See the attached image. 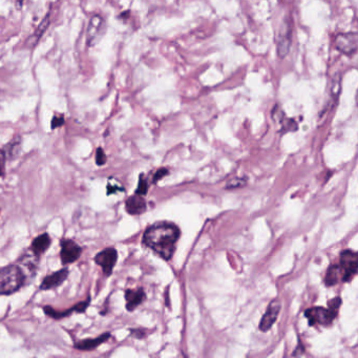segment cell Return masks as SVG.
<instances>
[{
  "label": "cell",
  "mask_w": 358,
  "mask_h": 358,
  "mask_svg": "<svg viewBox=\"0 0 358 358\" xmlns=\"http://www.w3.org/2000/svg\"><path fill=\"white\" fill-rule=\"evenodd\" d=\"M180 238V229L170 223H158L144 232L143 244L164 260H170Z\"/></svg>",
  "instance_id": "6da1fadb"
},
{
  "label": "cell",
  "mask_w": 358,
  "mask_h": 358,
  "mask_svg": "<svg viewBox=\"0 0 358 358\" xmlns=\"http://www.w3.org/2000/svg\"><path fill=\"white\" fill-rule=\"evenodd\" d=\"M27 273L19 265L0 269V295H10L20 290L27 282Z\"/></svg>",
  "instance_id": "7a4b0ae2"
},
{
  "label": "cell",
  "mask_w": 358,
  "mask_h": 358,
  "mask_svg": "<svg viewBox=\"0 0 358 358\" xmlns=\"http://www.w3.org/2000/svg\"><path fill=\"white\" fill-rule=\"evenodd\" d=\"M341 300L336 298L329 303V309H325L323 307H313L305 312L306 317L309 319L311 326L323 325L329 326L335 319Z\"/></svg>",
  "instance_id": "3957f363"
},
{
  "label": "cell",
  "mask_w": 358,
  "mask_h": 358,
  "mask_svg": "<svg viewBox=\"0 0 358 358\" xmlns=\"http://www.w3.org/2000/svg\"><path fill=\"white\" fill-rule=\"evenodd\" d=\"M60 258L62 265H69L77 262L81 254L82 248L79 244L69 239H63L60 241Z\"/></svg>",
  "instance_id": "277c9868"
},
{
  "label": "cell",
  "mask_w": 358,
  "mask_h": 358,
  "mask_svg": "<svg viewBox=\"0 0 358 358\" xmlns=\"http://www.w3.org/2000/svg\"><path fill=\"white\" fill-rule=\"evenodd\" d=\"M358 256L357 253L352 250H344L340 254L339 267L342 273L343 281L351 280L357 273Z\"/></svg>",
  "instance_id": "5b68a950"
},
{
  "label": "cell",
  "mask_w": 358,
  "mask_h": 358,
  "mask_svg": "<svg viewBox=\"0 0 358 358\" xmlns=\"http://www.w3.org/2000/svg\"><path fill=\"white\" fill-rule=\"evenodd\" d=\"M95 263L102 268L103 273L106 276L112 275L114 268L118 261V252L113 247H108L104 250L96 254L94 257Z\"/></svg>",
  "instance_id": "8992f818"
},
{
  "label": "cell",
  "mask_w": 358,
  "mask_h": 358,
  "mask_svg": "<svg viewBox=\"0 0 358 358\" xmlns=\"http://www.w3.org/2000/svg\"><path fill=\"white\" fill-rule=\"evenodd\" d=\"M91 304V296H89L88 299L76 304L75 306H73L71 308H69L68 310H64V311H58L56 310L55 308L51 307V306H44L42 309L44 311V313L48 316V317H51L53 319H56V320H59V319H62V318H65V317H68L73 312H76V313H84L86 310H88V308Z\"/></svg>",
  "instance_id": "52a82bcc"
},
{
  "label": "cell",
  "mask_w": 358,
  "mask_h": 358,
  "mask_svg": "<svg viewBox=\"0 0 358 358\" xmlns=\"http://www.w3.org/2000/svg\"><path fill=\"white\" fill-rule=\"evenodd\" d=\"M105 30V21L104 18L100 15H94L88 26L86 30V43L89 46L95 45L98 40L101 38Z\"/></svg>",
  "instance_id": "ba28073f"
},
{
  "label": "cell",
  "mask_w": 358,
  "mask_h": 358,
  "mask_svg": "<svg viewBox=\"0 0 358 358\" xmlns=\"http://www.w3.org/2000/svg\"><path fill=\"white\" fill-rule=\"evenodd\" d=\"M69 275V269L64 267L62 269H60L56 272H53L51 274L46 275L45 277H43L39 289L41 291H48V290H53L56 289L58 287H60L62 283L67 279Z\"/></svg>",
  "instance_id": "9c48e42d"
},
{
  "label": "cell",
  "mask_w": 358,
  "mask_h": 358,
  "mask_svg": "<svg viewBox=\"0 0 358 358\" xmlns=\"http://www.w3.org/2000/svg\"><path fill=\"white\" fill-rule=\"evenodd\" d=\"M335 45L343 54H354L357 49V35L355 33L339 34L335 39Z\"/></svg>",
  "instance_id": "30bf717a"
},
{
  "label": "cell",
  "mask_w": 358,
  "mask_h": 358,
  "mask_svg": "<svg viewBox=\"0 0 358 358\" xmlns=\"http://www.w3.org/2000/svg\"><path fill=\"white\" fill-rule=\"evenodd\" d=\"M279 310H280V303L278 301H273L269 305V307L267 308V311L265 312L261 320V324H260L261 331L266 332L271 329V327H272L276 322Z\"/></svg>",
  "instance_id": "8fae6325"
},
{
  "label": "cell",
  "mask_w": 358,
  "mask_h": 358,
  "mask_svg": "<svg viewBox=\"0 0 358 358\" xmlns=\"http://www.w3.org/2000/svg\"><path fill=\"white\" fill-rule=\"evenodd\" d=\"M112 335H110L109 332L104 333V334L95 337V338H86V339H81L77 342H75L74 344V348L78 351H83V352H90V351H94L95 349H97L99 345H101L102 343L106 342Z\"/></svg>",
  "instance_id": "7c38bea8"
},
{
  "label": "cell",
  "mask_w": 358,
  "mask_h": 358,
  "mask_svg": "<svg viewBox=\"0 0 358 358\" xmlns=\"http://www.w3.org/2000/svg\"><path fill=\"white\" fill-rule=\"evenodd\" d=\"M126 211L131 216H140L146 211V202L143 199V195L135 193L129 196L125 202Z\"/></svg>",
  "instance_id": "4fadbf2b"
},
{
  "label": "cell",
  "mask_w": 358,
  "mask_h": 358,
  "mask_svg": "<svg viewBox=\"0 0 358 358\" xmlns=\"http://www.w3.org/2000/svg\"><path fill=\"white\" fill-rule=\"evenodd\" d=\"M145 292L142 288L139 289H127L125 291V301H126V310L133 311L144 302Z\"/></svg>",
  "instance_id": "5bb4252c"
},
{
  "label": "cell",
  "mask_w": 358,
  "mask_h": 358,
  "mask_svg": "<svg viewBox=\"0 0 358 358\" xmlns=\"http://www.w3.org/2000/svg\"><path fill=\"white\" fill-rule=\"evenodd\" d=\"M51 244H52V240H51V237H49V234L42 233V234H40V236H38L33 240L31 247H30V251L34 255L40 257L43 253H45L47 251Z\"/></svg>",
  "instance_id": "9a60e30c"
},
{
  "label": "cell",
  "mask_w": 358,
  "mask_h": 358,
  "mask_svg": "<svg viewBox=\"0 0 358 358\" xmlns=\"http://www.w3.org/2000/svg\"><path fill=\"white\" fill-rule=\"evenodd\" d=\"M291 45V32H290V27L285 26L281 28V32L279 34V39L277 43V51L279 57H285Z\"/></svg>",
  "instance_id": "2e32d148"
},
{
  "label": "cell",
  "mask_w": 358,
  "mask_h": 358,
  "mask_svg": "<svg viewBox=\"0 0 358 358\" xmlns=\"http://www.w3.org/2000/svg\"><path fill=\"white\" fill-rule=\"evenodd\" d=\"M49 23H51V17H49V14H46V16L43 18V20L40 22V24L37 29L35 30V32L32 34V36L27 40V45L30 47H34L37 43L39 42V40L41 39L42 35L46 32V30L49 27Z\"/></svg>",
  "instance_id": "e0dca14e"
},
{
  "label": "cell",
  "mask_w": 358,
  "mask_h": 358,
  "mask_svg": "<svg viewBox=\"0 0 358 358\" xmlns=\"http://www.w3.org/2000/svg\"><path fill=\"white\" fill-rule=\"evenodd\" d=\"M4 151L6 153L7 159L14 160L16 159L21 152V138L20 135H16L14 139H12L5 147Z\"/></svg>",
  "instance_id": "ac0fdd59"
},
{
  "label": "cell",
  "mask_w": 358,
  "mask_h": 358,
  "mask_svg": "<svg viewBox=\"0 0 358 358\" xmlns=\"http://www.w3.org/2000/svg\"><path fill=\"white\" fill-rule=\"evenodd\" d=\"M339 281H343L340 267H339V265H332L328 269V272L325 277L326 285L333 286V285H336V283Z\"/></svg>",
  "instance_id": "d6986e66"
},
{
  "label": "cell",
  "mask_w": 358,
  "mask_h": 358,
  "mask_svg": "<svg viewBox=\"0 0 358 358\" xmlns=\"http://www.w3.org/2000/svg\"><path fill=\"white\" fill-rule=\"evenodd\" d=\"M107 161V157L102 147H98L96 152V164L98 166H103Z\"/></svg>",
  "instance_id": "ffe728a7"
},
{
  "label": "cell",
  "mask_w": 358,
  "mask_h": 358,
  "mask_svg": "<svg viewBox=\"0 0 358 358\" xmlns=\"http://www.w3.org/2000/svg\"><path fill=\"white\" fill-rule=\"evenodd\" d=\"M148 190V184L147 181L144 179V176L141 175L139 178V184H138V188L135 190V193L140 194V195H145L147 193Z\"/></svg>",
  "instance_id": "44dd1931"
},
{
  "label": "cell",
  "mask_w": 358,
  "mask_h": 358,
  "mask_svg": "<svg viewBox=\"0 0 358 358\" xmlns=\"http://www.w3.org/2000/svg\"><path fill=\"white\" fill-rule=\"evenodd\" d=\"M64 116L63 115H56L54 116V118L52 119V122H51V128L52 129H56V128H59L61 126H63L64 125Z\"/></svg>",
  "instance_id": "7402d4cb"
},
{
  "label": "cell",
  "mask_w": 358,
  "mask_h": 358,
  "mask_svg": "<svg viewBox=\"0 0 358 358\" xmlns=\"http://www.w3.org/2000/svg\"><path fill=\"white\" fill-rule=\"evenodd\" d=\"M6 161L7 156L4 151V148H0V178H4L6 176Z\"/></svg>",
  "instance_id": "603a6c76"
},
{
  "label": "cell",
  "mask_w": 358,
  "mask_h": 358,
  "mask_svg": "<svg viewBox=\"0 0 358 358\" xmlns=\"http://www.w3.org/2000/svg\"><path fill=\"white\" fill-rule=\"evenodd\" d=\"M106 192L107 194H113V193H116L118 191H124V188L123 187H120L118 184H115L114 182H110V180L108 181V184H107V187H106Z\"/></svg>",
  "instance_id": "cb8c5ba5"
},
{
  "label": "cell",
  "mask_w": 358,
  "mask_h": 358,
  "mask_svg": "<svg viewBox=\"0 0 358 358\" xmlns=\"http://www.w3.org/2000/svg\"><path fill=\"white\" fill-rule=\"evenodd\" d=\"M167 170L165 168H162V169H159L157 172H156V175L154 176V183H157L159 180H161L163 177H165L167 175Z\"/></svg>",
  "instance_id": "d4e9b609"
},
{
  "label": "cell",
  "mask_w": 358,
  "mask_h": 358,
  "mask_svg": "<svg viewBox=\"0 0 358 358\" xmlns=\"http://www.w3.org/2000/svg\"><path fill=\"white\" fill-rule=\"evenodd\" d=\"M130 332H131V335L134 336V337H137V338H142L144 336V334H143L144 332L141 331V330H131Z\"/></svg>",
  "instance_id": "484cf974"
},
{
  "label": "cell",
  "mask_w": 358,
  "mask_h": 358,
  "mask_svg": "<svg viewBox=\"0 0 358 358\" xmlns=\"http://www.w3.org/2000/svg\"><path fill=\"white\" fill-rule=\"evenodd\" d=\"M16 2H17V4H21V3L23 2V0H16Z\"/></svg>",
  "instance_id": "4316f807"
}]
</instances>
